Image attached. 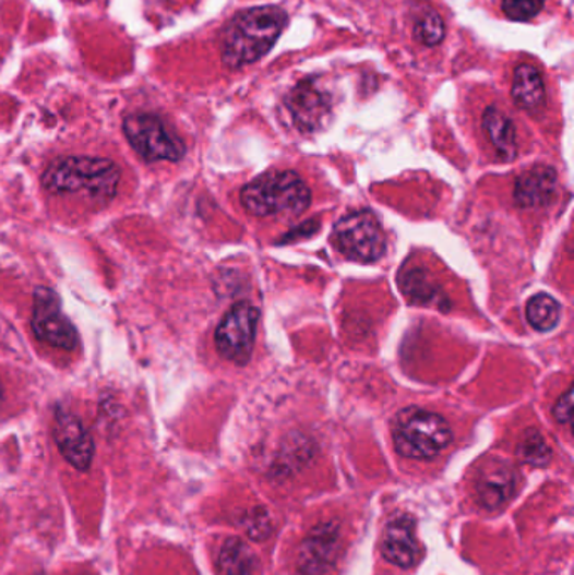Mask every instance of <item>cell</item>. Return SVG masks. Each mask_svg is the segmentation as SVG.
<instances>
[{
    "label": "cell",
    "instance_id": "4fadbf2b",
    "mask_svg": "<svg viewBox=\"0 0 574 575\" xmlns=\"http://www.w3.org/2000/svg\"><path fill=\"white\" fill-rule=\"evenodd\" d=\"M287 105L295 125L302 132L321 129L331 113V99L313 81H303L297 88L291 89Z\"/></svg>",
    "mask_w": 574,
    "mask_h": 575
},
{
    "label": "cell",
    "instance_id": "30bf717a",
    "mask_svg": "<svg viewBox=\"0 0 574 575\" xmlns=\"http://www.w3.org/2000/svg\"><path fill=\"white\" fill-rule=\"evenodd\" d=\"M339 527L322 524L310 531L297 555L299 575H324L339 552Z\"/></svg>",
    "mask_w": 574,
    "mask_h": 575
},
{
    "label": "cell",
    "instance_id": "8992f818",
    "mask_svg": "<svg viewBox=\"0 0 574 575\" xmlns=\"http://www.w3.org/2000/svg\"><path fill=\"white\" fill-rule=\"evenodd\" d=\"M123 133L144 160L179 161L186 155L184 142L155 115H129L123 120Z\"/></svg>",
    "mask_w": 574,
    "mask_h": 575
},
{
    "label": "cell",
    "instance_id": "52a82bcc",
    "mask_svg": "<svg viewBox=\"0 0 574 575\" xmlns=\"http://www.w3.org/2000/svg\"><path fill=\"white\" fill-rule=\"evenodd\" d=\"M259 320V308H254L247 301L236 303L217 325L216 335H214L219 356L238 366L250 362Z\"/></svg>",
    "mask_w": 574,
    "mask_h": 575
},
{
    "label": "cell",
    "instance_id": "cb8c5ba5",
    "mask_svg": "<svg viewBox=\"0 0 574 575\" xmlns=\"http://www.w3.org/2000/svg\"><path fill=\"white\" fill-rule=\"evenodd\" d=\"M552 415L560 424H570L571 416H573V388H567L566 393L558 399Z\"/></svg>",
    "mask_w": 574,
    "mask_h": 575
},
{
    "label": "cell",
    "instance_id": "44dd1931",
    "mask_svg": "<svg viewBox=\"0 0 574 575\" xmlns=\"http://www.w3.org/2000/svg\"><path fill=\"white\" fill-rule=\"evenodd\" d=\"M412 36L428 48L439 46L445 39V23L442 15L433 9H424L412 26Z\"/></svg>",
    "mask_w": 574,
    "mask_h": 575
},
{
    "label": "cell",
    "instance_id": "2e32d148",
    "mask_svg": "<svg viewBox=\"0 0 574 575\" xmlns=\"http://www.w3.org/2000/svg\"><path fill=\"white\" fill-rule=\"evenodd\" d=\"M403 294L411 300V303L428 304L439 308L442 312H449V297L443 294L439 285H434L431 276L424 269L415 268L403 272L398 278Z\"/></svg>",
    "mask_w": 574,
    "mask_h": 575
},
{
    "label": "cell",
    "instance_id": "9c48e42d",
    "mask_svg": "<svg viewBox=\"0 0 574 575\" xmlns=\"http://www.w3.org/2000/svg\"><path fill=\"white\" fill-rule=\"evenodd\" d=\"M55 441L59 453L77 471H88L95 456V443L83 422L70 410L58 407L55 412Z\"/></svg>",
    "mask_w": 574,
    "mask_h": 575
},
{
    "label": "cell",
    "instance_id": "7c38bea8",
    "mask_svg": "<svg viewBox=\"0 0 574 575\" xmlns=\"http://www.w3.org/2000/svg\"><path fill=\"white\" fill-rule=\"evenodd\" d=\"M415 528H417L415 518L408 513H402L386 525L381 550H383V558L390 564L402 568H411L418 564L423 552H421Z\"/></svg>",
    "mask_w": 574,
    "mask_h": 575
},
{
    "label": "cell",
    "instance_id": "7402d4cb",
    "mask_svg": "<svg viewBox=\"0 0 574 575\" xmlns=\"http://www.w3.org/2000/svg\"><path fill=\"white\" fill-rule=\"evenodd\" d=\"M546 0H502L505 17L516 23H526L545 9Z\"/></svg>",
    "mask_w": 574,
    "mask_h": 575
},
{
    "label": "cell",
    "instance_id": "3957f363",
    "mask_svg": "<svg viewBox=\"0 0 574 575\" xmlns=\"http://www.w3.org/2000/svg\"><path fill=\"white\" fill-rule=\"evenodd\" d=\"M310 202V189L290 170L265 173L241 189V204L256 217L299 216Z\"/></svg>",
    "mask_w": 574,
    "mask_h": 575
},
{
    "label": "cell",
    "instance_id": "5bb4252c",
    "mask_svg": "<svg viewBox=\"0 0 574 575\" xmlns=\"http://www.w3.org/2000/svg\"><path fill=\"white\" fill-rule=\"evenodd\" d=\"M558 173L548 166H536L517 179L514 201L524 209L545 207L557 195Z\"/></svg>",
    "mask_w": 574,
    "mask_h": 575
},
{
    "label": "cell",
    "instance_id": "6da1fadb",
    "mask_svg": "<svg viewBox=\"0 0 574 575\" xmlns=\"http://www.w3.org/2000/svg\"><path fill=\"white\" fill-rule=\"evenodd\" d=\"M287 23V12L276 5L238 12L223 31V63L231 70L256 63L275 46Z\"/></svg>",
    "mask_w": 574,
    "mask_h": 575
},
{
    "label": "cell",
    "instance_id": "ac0fdd59",
    "mask_svg": "<svg viewBox=\"0 0 574 575\" xmlns=\"http://www.w3.org/2000/svg\"><path fill=\"white\" fill-rule=\"evenodd\" d=\"M254 568V555L244 540L231 537L223 543L217 558L219 575H251Z\"/></svg>",
    "mask_w": 574,
    "mask_h": 575
},
{
    "label": "cell",
    "instance_id": "5b68a950",
    "mask_svg": "<svg viewBox=\"0 0 574 575\" xmlns=\"http://www.w3.org/2000/svg\"><path fill=\"white\" fill-rule=\"evenodd\" d=\"M332 241L344 256L359 263H374L386 253V235L371 211L344 216L335 224Z\"/></svg>",
    "mask_w": 574,
    "mask_h": 575
},
{
    "label": "cell",
    "instance_id": "e0dca14e",
    "mask_svg": "<svg viewBox=\"0 0 574 575\" xmlns=\"http://www.w3.org/2000/svg\"><path fill=\"white\" fill-rule=\"evenodd\" d=\"M512 99L523 110L534 111L542 107L546 86L542 74L533 64H519L512 80Z\"/></svg>",
    "mask_w": 574,
    "mask_h": 575
},
{
    "label": "cell",
    "instance_id": "9a60e30c",
    "mask_svg": "<svg viewBox=\"0 0 574 575\" xmlns=\"http://www.w3.org/2000/svg\"><path fill=\"white\" fill-rule=\"evenodd\" d=\"M482 127L501 160L511 161L517 157L516 127L507 115L499 108L489 107L483 111Z\"/></svg>",
    "mask_w": 574,
    "mask_h": 575
},
{
    "label": "cell",
    "instance_id": "603a6c76",
    "mask_svg": "<svg viewBox=\"0 0 574 575\" xmlns=\"http://www.w3.org/2000/svg\"><path fill=\"white\" fill-rule=\"evenodd\" d=\"M243 525L248 536L253 540L268 539L270 531H272V524L266 520V515H260L259 517V513L250 515V520Z\"/></svg>",
    "mask_w": 574,
    "mask_h": 575
},
{
    "label": "cell",
    "instance_id": "d6986e66",
    "mask_svg": "<svg viewBox=\"0 0 574 575\" xmlns=\"http://www.w3.org/2000/svg\"><path fill=\"white\" fill-rule=\"evenodd\" d=\"M527 322L538 332H549L560 323L561 307L554 298L546 294L530 298L526 307Z\"/></svg>",
    "mask_w": 574,
    "mask_h": 575
},
{
    "label": "cell",
    "instance_id": "ba28073f",
    "mask_svg": "<svg viewBox=\"0 0 574 575\" xmlns=\"http://www.w3.org/2000/svg\"><path fill=\"white\" fill-rule=\"evenodd\" d=\"M34 335L45 344L59 350H74L77 345V332L73 323L64 316L61 301L55 291L39 286L34 291L33 319Z\"/></svg>",
    "mask_w": 574,
    "mask_h": 575
},
{
    "label": "cell",
    "instance_id": "7a4b0ae2",
    "mask_svg": "<svg viewBox=\"0 0 574 575\" xmlns=\"http://www.w3.org/2000/svg\"><path fill=\"white\" fill-rule=\"evenodd\" d=\"M122 172L115 161L100 157H63L52 161L43 173V188L51 194L86 192L95 199L117 194Z\"/></svg>",
    "mask_w": 574,
    "mask_h": 575
},
{
    "label": "cell",
    "instance_id": "ffe728a7",
    "mask_svg": "<svg viewBox=\"0 0 574 575\" xmlns=\"http://www.w3.org/2000/svg\"><path fill=\"white\" fill-rule=\"evenodd\" d=\"M551 447L538 429H527L517 446V456L526 465L546 466L551 462Z\"/></svg>",
    "mask_w": 574,
    "mask_h": 575
},
{
    "label": "cell",
    "instance_id": "277c9868",
    "mask_svg": "<svg viewBox=\"0 0 574 575\" xmlns=\"http://www.w3.org/2000/svg\"><path fill=\"white\" fill-rule=\"evenodd\" d=\"M393 440L403 458L433 459L450 446L453 433L446 419L437 412L406 407L394 419Z\"/></svg>",
    "mask_w": 574,
    "mask_h": 575
},
{
    "label": "cell",
    "instance_id": "8fae6325",
    "mask_svg": "<svg viewBox=\"0 0 574 575\" xmlns=\"http://www.w3.org/2000/svg\"><path fill=\"white\" fill-rule=\"evenodd\" d=\"M517 487L516 469L504 459L493 458L480 466L475 493L486 510H499L512 499Z\"/></svg>",
    "mask_w": 574,
    "mask_h": 575
}]
</instances>
